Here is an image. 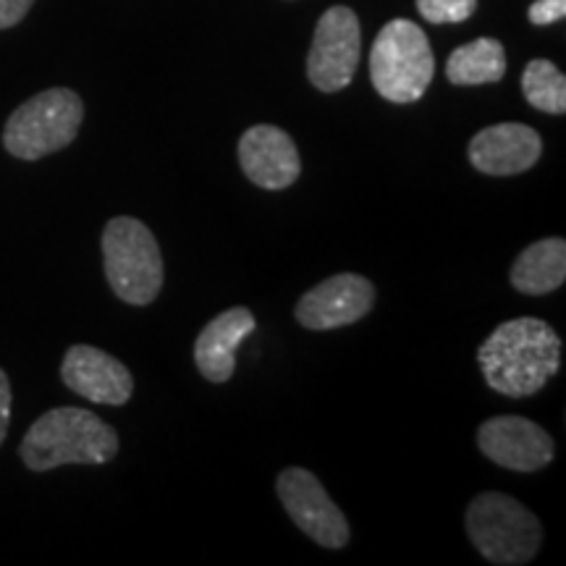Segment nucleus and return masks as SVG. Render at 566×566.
I'll list each match as a JSON object with an SVG mask.
<instances>
[{
	"instance_id": "nucleus-1",
	"label": "nucleus",
	"mask_w": 566,
	"mask_h": 566,
	"mask_svg": "<svg viewBox=\"0 0 566 566\" xmlns=\"http://www.w3.org/2000/svg\"><path fill=\"white\" fill-rule=\"evenodd\" d=\"M478 363L493 391L525 399L541 391L562 365V338L546 321L516 317L501 323L478 349Z\"/></svg>"
},
{
	"instance_id": "nucleus-2",
	"label": "nucleus",
	"mask_w": 566,
	"mask_h": 566,
	"mask_svg": "<svg viewBox=\"0 0 566 566\" xmlns=\"http://www.w3.org/2000/svg\"><path fill=\"white\" fill-rule=\"evenodd\" d=\"M19 454L32 472L63 464H105L118 454V436L90 409L59 407L27 430Z\"/></svg>"
},
{
	"instance_id": "nucleus-3",
	"label": "nucleus",
	"mask_w": 566,
	"mask_h": 566,
	"mask_svg": "<svg viewBox=\"0 0 566 566\" xmlns=\"http://www.w3.org/2000/svg\"><path fill=\"white\" fill-rule=\"evenodd\" d=\"M436 74L428 34L415 21H388L370 51V80L386 101L407 105L420 101Z\"/></svg>"
},
{
	"instance_id": "nucleus-4",
	"label": "nucleus",
	"mask_w": 566,
	"mask_h": 566,
	"mask_svg": "<svg viewBox=\"0 0 566 566\" xmlns=\"http://www.w3.org/2000/svg\"><path fill=\"white\" fill-rule=\"evenodd\" d=\"M103 263L113 294L145 307L163 289V254L153 231L137 218H113L103 231Z\"/></svg>"
},
{
	"instance_id": "nucleus-5",
	"label": "nucleus",
	"mask_w": 566,
	"mask_h": 566,
	"mask_svg": "<svg viewBox=\"0 0 566 566\" xmlns=\"http://www.w3.org/2000/svg\"><path fill=\"white\" fill-rule=\"evenodd\" d=\"M82 118L84 103L74 90H45L11 113L3 129V147L19 160L48 158L76 139Z\"/></svg>"
},
{
	"instance_id": "nucleus-6",
	"label": "nucleus",
	"mask_w": 566,
	"mask_h": 566,
	"mask_svg": "<svg viewBox=\"0 0 566 566\" xmlns=\"http://www.w3.org/2000/svg\"><path fill=\"white\" fill-rule=\"evenodd\" d=\"M467 535L493 564L533 562L543 543V527L525 504L506 493H480L467 509Z\"/></svg>"
},
{
	"instance_id": "nucleus-7",
	"label": "nucleus",
	"mask_w": 566,
	"mask_h": 566,
	"mask_svg": "<svg viewBox=\"0 0 566 566\" xmlns=\"http://www.w3.org/2000/svg\"><path fill=\"white\" fill-rule=\"evenodd\" d=\"M363 59V27L357 13L334 6L317 21L307 59V76L321 92H338L352 84Z\"/></svg>"
},
{
	"instance_id": "nucleus-8",
	"label": "nucleus",
	"mask_w": 566,
	"mask_h": 566,
	"mask_svg": "<svg viewBox=\"0 0 566 566\" xmlns=\"http://www.w3.org/2000/svg\"><path fill=\"white\" fill-rule=\"evenodd\" d=\"M275 491L304 535L325 548H344L349 543V522L313 472L289 467L279 475Z\"/></svg>"
},
{
	"instance_id": "nucleus-9",
	"label": "nucleus",
	"mask_w": 566,
	"mask_h": 566,
	"mask_svg": "<svg viewBox=\"0 0 566 566\" xmlns=\"http://www.w3.org/2000/svg\"><path fill=\"white\" fill-rule=\"evenodd\" d=\"M480 451L499 467L514 472H537L556 454L554 438L527 417L504 415L480 424Z\"/></svg>"
},
{
	"instance_id": "nucleus-10",
	"label": "nucleus",
	"mask_w": 566,
	"mask_h": 566,
	"mask_svg": "<svg viewBox=\"0 0 566 566\" xmlns=\"http://www.w3.org/2000/svg\"><path fill=\"white\" fill-rule=\"evenodd\" d=\"M375 289L365 275L338 273L310 289L296 304V321L310 331H334L352 325L373 310Z\"/></svg>"
},
{
	"instance_id": "nucleus-11",
	"label": "nucleus",
	"mask_w": 566,
	"mask_h": 566,
	"mask_svg": "<svg viewBox=\"0 0 566 566\" xmlns=\"http://www.w3.org/2000/svg\"><path fill=\"white\" fill-rule=\"evenodd\" d=\"M61 378L71 391L92 405L122 407L132 399L134 378L129 367L97 346L76 344L63 357Z\"/></svg>"
},
{
	"instance_id": "nucleus-12",
	"label": "nucleus",
	"mask_w": 566,
	"mask_h": 566,
	"mask_svg": "<svg viewBox=\"0 0 566 566\" xmlns=\"http://www.w3.org/2000/svg\"><path fill=\"white\" fill-rule=\"evenodd\" d=\"M239 163L247 179L263 189H289L300 179L302 160L294 139L279 126L258 124L239 139Z\"/></svg>"
},
{
	"instance_id": "nucleus-13",
	"label": "nucleus",
	"mask_w": 566,
	"mask_h": 566,
	"mask_svg": "<svg viewBox=\"0 0 566 566\" xmlns=\"http://www.w3.org/2000/svg\"><path fill=\"white\" fill-rule=\"evenodd\" d=\"M543 153L541 134L525 124H495L470 142V163L485 176H516L535 166Z\"/></svg>"
},
{
	"instance_id": "nucleus-14",
	"label": "nucleus",
	"mask_w": 566,
	"mask_h": 566,
	"mask_svg": "<svg viewBox=\"0 0 566 566\" xmlns=\"http://www.w3.org/2000/svg\"><path fill=\"white\" fill-rule=\"evenodd\" d=\"M258 328L247 307H231L205 325L197 336L195 363L210 384H226L237 370V349Z\"/></svg>"
},
{
	"instance_id": "nucleus-15",
	"label": "nucleus",
	"mask_w": 566,
	"mask_h": 566,
	"mask_svg": "<svg viewBox=\"0 0 566 566\" xmlns=\"http://www.w3.org/2000/svg\"><path fill=\"white\" fill-rule=\"evenodd\" d=\"M566 279V242L558 237L541 239L530 244L520 258L514 260L512 283L516 292L541 296L556 292Z\"/></svg>"
},
{
	"instance_id": "nucleus-16",
	"label": "nucleus",
	"mask_w": 566,
	"mask_h": 566,
	"mask_svg": "<svg viewBox=\"0 0 566 566\" xmlns=\"http://www.w3.org/2000/svg\"><path fill=\"white\" fill-rule=\"evenodd\" d=\"M506 74V51L499 40L480 38L457 48L446 63V76L457 87L501 82Z\"/></svg>"
},
{
	"instance_id": "nucleus-17",
	"label": "nucleus",
	"mask_w": 566,
	"mask_h": 566,
	"mask_svg": "<svg viewBox=\"0 0 566 566\" xmlns=\"http://www.w3.org/2000/svg\"><path fill=\"white\" fill-rule=\"evenodd\" d=\"M522 92L537 111L551 113V116H562L566 111V76L546 59L527 63L522 74Z\"/></svg>"
},
{
	"instance_id": "nucleus-18",
	"label": "nucleus",
	"mask_w": 566,
	"mask_h": 566,
	"mask_svg": "<svg viewBox=\"0 0 566 566\" xmlns=\"http://www.w3.org/2000/svg\"><path fill=\"white\" fill-rule=\"evenodd\" d=\"M475 9L478 0H417V11L430 24H462Z\"/></svg>"
},
{
	"instance_id": "nucleus-19",
	"label": "nucleus",
	"mask_w": 566,
	"mask_h": 566,
	"mask_svg": "<svg viewBox=\"0 0 566 566\" xmlns=\"http://www.w3.org/2000/svg\"><path fill=\"white\" fill-rule=\"evenodd\" d=\"M535 27H548L566 17V0H535L527 11Z\"/></svg>"
},
{
	"instance_id": "nucleus-20",
	"label": "nucleus",
	"mask_w": 566,
	"mask_h": 566,
	"mask_svg": "<svg viewBox=\"0 0 566 566\" xmlns=\"http://www.w3.org/2000/svg\"><path fill=\"white\" fill-rule=\"evenodd\" d=\"M34 0H0V30H11L30 13Z\"/></svg>"
},
{
	"instance_id": "nucleus-21",
	"label": "nucleus",
	"mask_w": 566,
	"mask_h": 566,
	"mask_svg": "<svg viewBox=\"0 0 566 566\" xmlns=\"http://www.w3.org/2000/svg\"><path fill=\"white\" fill-rule=\"evenodd\" d=\"M11 422V384L9 375L0 370V446L6 441V433H9Z\"/></svg>"
}]
</instances>
